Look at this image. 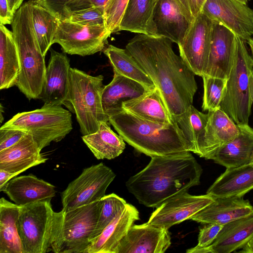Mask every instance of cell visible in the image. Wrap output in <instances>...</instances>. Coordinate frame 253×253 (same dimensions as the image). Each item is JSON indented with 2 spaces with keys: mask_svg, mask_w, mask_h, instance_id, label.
<instances>
[{
  "mask_svg": "<svg viewBox=\"0 0 253 253\" xmlns=\"http://www.w3.org/2000/svg\"><path fill=\"white\" fill-rule=\"evenodd\" d=\"M110 0H76L70 4L66 8L65 13V19H69L71 12L90 7H97L104 11Z\"/></svg>",
  "mask_w": 253,
  "mask_h": 253,
  "instance_id": "7bdbcfd3",
  "label": "cell"
},
{
  "mask_svg": "<svg viewBox=\"0 0 253 253\" xmlns=\"http://www.w3.org/2000/svg\"><path fill=\"white\" fill-rule=\"evenodd\" d=\"M236 37L229 29L213 21L210 53L203 76L228 79L234 63Z\"/></svg>",
  "mask_w": 253,
  "mask_h": 253,
  "instance_id": "9a60e30c",
  "label": "cell"
},
{
  "mask_svg": "<svg viewBox=\"0 0 253 253\" xmlns=\"http://www.w3.org/2000/svg\"><path fill=\"white\" fill-rule=\"evenodd\" d=\"M11 25L20 64L16 86L29 100L40 99L46 67L33 25L31 0L16 11Z\"/></svg>",
  "mask_w": 253,
  "mask_h": 253,
  "instance_id": "277c9868",
  "label": "cell"
},
{
  "mask_svg": "<svg viewBox=\"0 0 253 253\" xmlns=\"http://www.w3.org/2000/svg\"><path fill=\"white\" fill-rule=\"evenodd\" d=\"M208 113L209 118L199 156L211 160L218 151L239 134L240 129L220 108Z\"/></svg>",
  "mask_w": 253,
  "mask_h": 253,
  "instance_id": "ac0fdd59",
  "label": "cell"
},
{
  "mask_svg": "<svg viewBox=\"0 0 253 253\" xmlns=\"http://www.w3.org/2000/svg\"><path fill=\"white\" fill-rule=\"evenodd\" d=\"M109 122L125 141L151 158L189 152L182 130L175 121L169 124L155 123L122 109L110 116Z\"/></svg>",
  "mask_w": 253,
  "mask_h": 253,
  "instance_id": "3957f363",
  "label": "cell"
},
{
  "mask_svg": "<svg viewBox=\"0 0 253 253\" xmlns=\"http://www.w3.org/2000/svg\"><path fill=\"white\" fill-rule=\"evenodd\" d=\"M202 78L204 87L203 111L210 112L220 108L227 80L206 76H203Z\"/></svg>",
  "mask_w": 253,
  "mask_h": 253,
  "instance_id": "d590c367",
  "label": "cell"
},
{
  "mask_svg": "<svg viewBox=\"0 0 253 253\" xmlns=\"http://www.w3.org/2000/svg\"><path fill=\"white\" fill-rule=\"evenodd\" d=\"M67 20L83 25L106 27L104 11L97 7L73 11Z\"/></svg>",
  "mask_w": 253,
  "mask_h": 253,
  "instance_id": "f35d334b",
  "label": "cell"
},
{
  "mask_svg": "<svg viewBox=\"0 0 253 253\" xmlns=\"http://www.w3.org/2000/svg\"><path fill=\"white\" fill-rule=\"evenodd\" d=\"M212 26L213 21L201 12L178 45L180 56L195 75L201 77L208 63Z\"/></svg>",
  "mask_w": 253,
  "mask_h": 253,
  "instance_id": "7c38bea8",
  "label": "cell"
},
{
  "mask_svg": "<svg viewBox=\"0 0 253 253\" xmlns=\"http://www.w3.org/2000/svg\"><path fill=\"white\" fill-rule=\"evenodd\" d=\"M253 238V213L223 225L204 253H230L242 249Z\"/></svg>",
  "mask_w": 253,
  "mask_h": 253,
  "instance_id": "cb8c5ba5",
  "label": "cell"
},
{
  "mask_svg": "<svg viewBox=\"0 0 253 253\" xmlns=\"http://www.w3.org/2000/svg\"><path fill=\"white\" fill-rule=\"evenodd\" d=\"M12 13L14 14L22 4L24 0H7Z\"/></svg>",
  "mask_w": 253,
  "mask_h": 253,
  "instance_id": "7dc6e473",
  "label": "cell"
},
{
  "mask_svg": "<svg viewBox=\"0 0 253 253\" xmlns=\"http://www.w3.org/2000/svg\"><path fill=\"white\" fill-rule=\"evenodd\" d=\"M20 71L19 56L12 31L0 24V89L16 86Z\"/></svg>",
  "mask_w": 253,
  "mask_h": 253,
  "instance_id": "4dcf8cb0",
  "label": "cell"
},
{
  "mask_svg": "<svg viewBox=\"0 0 253 253\" xmlns=\"http://www.w3.org/2000/svg\"><path fill=\"white\" fill-rule=\"evenodd\" d=\"M201 12L245 42L253 35V9L237 0H206Z\"/></svg>",
  "mask_w": 253,
  "mask_h": 253,
  "instance_id": "4fadbf2b",
  "label": "cell"
},
{
  "mask_svg": "<svg viewBox=\"0 0 253 253\" xmlns=\"http://www.w3.org/2000/svg\"><path fill=\"white\" fill-rule=\"evenodd\" d=\"M76 0H32L40 4L60 20H64L67 7Z\"/></svg>",
  "mask_w": 253,
  "mask_h": 253,
  "instance_id": "b9f144b4",
  "label": "cell"
},
{
  "mask_svg": "<svg viewBox=\"0 0 253 253\" xmlns=\"http://www.w3.org/2000/svg\"><path fill=\"white\" fill-rule=\"evenodd\" d=\"M20 206L0 199V253H24L17 221Z\"/></svg>",
  "mask_w": 253,
  "mask_h": 253,
  "instance_id": "1f68e13d",
  "label": "cell"
},
{
  "mask_svg": "<svg viewBox=\"0 0 253 253\" xmlns=\"http://www.w3.org/2000/svg\"><path fill=\"white\" fill-rule=\"evenodd\" d=\"M209 113L198 110L193 105L175 121L182 130L189 152L199 156Z\"/></svg>",
  "mask_w": 253,
  "mask_h": 253,
  "instance_id": "836d02e7",
  "label": "cell"
},
{
  "mask_svg": "<svg viewBox=\"0 0 253 253\" xmlns=\"http://www.w3.org/2000/svg\"><path fill=\"white\" fill-rule=\"evenodd\" d=\"M41 151L33 137L26 134L13 145L0 151V169L18 175L46 161Z\"/></svg>",
  "mask_w": 253,
  "mask_h": 253,
  "instance_id": "7402d4cb",
  "label": "cell"
},
{
  "mask_svg": "<svg viewBox=\"0 0 253 253\" xmlns=\"http://www.w3.org/2000/svg\"><path fill=\"white\" fill-rule=\"evenodd\" d=\"M122 108L140 118L155 123L169 124L174 121L157 87L147 91L138 97L124 102Z\"/></svg>",
  "mask_w": 253,
  "mask_h": 253,
  "instance_id": "f1b7e54d",
  "label": "cell"
},
{
  "mask_svg": "<svg viewBox=\"0 0 253 253\" xmlns=\"http://www.w3.org/2000/svg\"><path fill=\"white\" fill-rule=\"evenodd\" d=\"M26 134L17 129L0 128V151L13 145Z\"/></svg>",
  "mask_w": 253,
  "mask_h": 253,
  "instance_id": "ee69618b",
  "label": "cell"
},
{
  "mask_svg": "<svg viewBox=\"0 0 253 253\" xmlns=\"http://www.w3.org/2000/svg\"><path fill=\"white\" fill-rule=\"evenodd\" d=\"M252 69L253 61L245 42L236 36L234 63L227 80L220 108L237 125L249 124L253 103L249 81Z\"/></svg>",
  "mask_w": 253,
  "mask_h": 253,
  "instance_id": "ba28073f",
  "label": "cell"
},
{
  "mask_svg": "<svg viewBox=\"0 0 253 253\" xmlns=\"http://www.w3.org/2000/svg\"><path fill=\"white\" fill-rule=\"evenodd\" d=\"M170 245L169 229L147 222L133 224L121 241L116 253H164Z\"/></svg>",
  "mask_w": 253,
  "mask_h": 253,
  "instance_id": "2e32d148",
  "label": "cell"
},
{
  "mask_svg": "<svg viewBox=\"0 0 253 253\" xmlns=\"http://www.w3.org/2000/svg\"><path fill=\"white\" fill-rule=\"evenodd\" d=\"M113 72L112 80L104 86L102 94V108L109 118L123 109L124 102L138 97L149 90L138 82Z\"/></svg>",
  "mask_w": 253,
  "mask_h": 253,
  "instance_id": "484cf974",
  "label": "cell"
},
{
  "mask_svg": "<svg viewBox=\"0 0 253 253\" xmlns=\"http://www.w3.org/2000/svg\"><path fill=\"white\" fill-rule=\"evenodd\" d=\"M250 89L251 98L253 101V69L252 70L250 75Z\"/></svg>",
  "mask_w": 253,
  "mask_h": 253,
  "instance_id": "681fc988",
  "label": "cell"
},
{
  "mask_svg": "<svg viewBox=\"0 0 253 253\" xmlns=\"http://www.w3.org/2000/svg\"><path fill=\"white\" fill-rule=\"evenodd\" d=\"M250 162H253V150L251 154Z\"/></svg>",
  "mask_w": 253,
  "mask_h": 253,
  "instance_id": "db71d44e",
  "label": "cell"
},
{
  "mask_svg": "<svg viewBox=\"0 0 253 253\" xmlns=\"http://www.w3.org/2000/svg\"><path fill=\"white\" fill-rule=\"evenodd\" d=\"M103 52L108 57L113 71L138 82L149 90L156 87L151 78L125 49L110 44Z\"/></svg>",
  "mask_w": 253,
  "mask_h": 253,
  "instance_id": "d6a6232c",
  "label": "cell"
},
{
  "mask_svg": "<svg viewBox=\"0 0 253 253\" xmlns=\"http://www.w3.org/2000/svg\"><path fill=\"white\" fill-rule=\"evenodd\" d=\"M102 199L69 211L54 212L51 246L55 253H85L102 209Z\"/></svg>",
  "mask_w": 253,
  "mask_h": 253,
  "instance_id": "5b68a950",
  "label": "cell"
},
{
  "mask_svg": "<svg viewBox=\"0 0 253 253\" xmlns=\"http://www.w3.org/2000/svg\"><path fill=\"white\" fill-rule=\"evenodd\" d=\"M209 194L192 195L188 192L175 195L164 202L151 214L148 223L168 229L190 219L214 200Z\"/></svg>",
  "mask_w": 253,
  "mask_h": 253,
  "instance_id": "5bb4252c",
  "label": "cell"
},
{
  "mask_svg": "<svg viewBox=\"0 0 253 253\" xmlns=\"http://www.w3.org/2000/svg\"><path fill=\"white\" fill-rule=\"evenodd\" d=\"M109 122H102L94 133L83 135L82 139L98 160H111L121 154L126 147L124 139L114 132Z\"/></svg>",
  "mask_w": 253,
  "mask_h": 253,
  "instance_id": "f546056e",
  "label": "cell"
},
{
  "mask_svg": "<svg viewBox=\"0 0 253 253\" xmlns=\"http://www.w3.org/2000/svg\"><path fill=\"white\" fill-rule=\"evenodd\" d=\"M103 76H93L75 68L69 71V88L64 104L75 113L83 135L97 131L102 122H109L102 105Z\"/></svg>",
  "mask_w": 253,
  "mask_h": 253,
  "instance_id": "8992f818",
  "label": "cell"
},
{
  "mask_svg": "<svg viewBox=\"0 0 253 253\" xmlns=\"http://www.w3.org/2000/svg\"><path fill=\"white\" fill-rule=\"evenodd\" d=\"M111 34L105 26L59 20L53 43L59 44L66 54L84 56L104 49Z\"/></svg>",
  "mask_w": 253,
  "mask_h": 253,
  "instance_id": "8fae6325",
  "label": "cell"
},
{
  "mask_svg": "<svg viewBox=\"0 0 253 253\" xmlns=\"http://www.w3.org/2000/svg\"><path fill=\"white\" fill-rule=\"evenodd\" d=\"M115 177L102 163L84 169L61 193L62 209L69 211L100 200Z\"/></svg>",
  "mask_w": 253,
  "mask_h": 253,
  "instance_id": "30bf717a",
  "label": "cell"
},
{
  "mask_svg": "<svg viewBox=\"0 0 253 253\" xmlns=\"http://www.w3.org/2000/svg\"><path fill=\"white\" fill-rule=\"evenodd\" d=\"M200 229L198 244L196 246L187 249L186 253L194 250L206 248L210 246L215 240L223 225L218 223H207Z\"/></svg>",
  "mask_w": 253,
  "mask_h": 253,
  "instance_id": "ab89813d",
  "label": "cell"
},
{
  "mask_svg": "<svg viewBox=\"0 0 253 253\" xmlns=\"http://www.w3.org/2000/svg\"><path fill=\"white\" fill-rule=\"evenodd\" d=\"M151 158L145 168L126 183L128 192L140 204L157 208L200 184L203 169L190 152Z\"/></svg>",
  "mask_w": 253,
  "mask_h": 253,
  "instance_id": "7a4b0ae2",
  "label": "cell"
},
{
  "mask_svg": "<svg viewBox=\"0 0 253 253\" xmlns=\"http://www.w3.org/2000/svg\"><path fill=\"white\" fill-rule=\"evenodd\" d=\"M14 15L10 10L7 0H0V24H11Z\"/></svg>",
  "mask_w": 253,
  "mask_h": 253,
  "instance_id": "f6af8a7d",
  "label": "cell"
},
{
  "mask_svg": "<svg viewBox=\"0 0 253 253\" xmlns=\"http://www.w3.org/2000/svg\"><path fill=\"white\" fill-rule=\"evenodd\" d=\"M0 191L19 206L51 201L56 193L54 185L32 174L12 178Z\"/></svg>",
  "mask_w": 253,
  "mask_h": 253,
  "instance_id": "d6986e66",
  "label": "cell"
},
{
  "mask_svg": "<svg viewBox=\"0 0 253 253\" xmlns=\"http://www.w3.org/2000/svg\"><path fill=\"white\" fill-rule=\"evenodd\" d=\"M239 134L218 151L211 160L226 169L250 162L253 150V128L249 124L238 125Z\"/></svg>",
  "mask_w": 253,
  "mask_h": 253,
  "instance_id": "83f0119b",
  "label": "cell"
},
{
  "mask_svg": "<svg viewBox=\"0 0 253 253\" xmlns=\"http://www.w3.org/2000/svg\"><path fill=\"white\" fill-rule=\"evenodd\" d=\"M172 0L178 6L188 22L191 24L201 12L203 5L206 0Z\"/></svg>",
  "mask_w": 253,
  "mask_h": 253,
  "instance_id": "60d3db41",
  "label": "cell"
},
{
  "mask_svg": "<svg viewBox=\"0 0 253 253\" xmlns=\"http://www.w3.org/2000/svg\"><path fill=\"white\" fill-rule=\"evenodd\" d=\"M17 175H18L15 173L0 169V189L2 188L9 180Z\"/></svg>",
  "mask_w": 253,
  "mask_h": 253,
  "instance_id": "bcb514c9",
  "label": "cell"
},
{
  "mask_svg": "<svg viewBox=\"0 0 253 253\" xmlns=\"http://www.w3.org/2000/svg\"><path fill=\"white\" fill-rule=\"evenodd\" d=\"M253 190V162L227 168L210 186L206 194L214 198L243 197Z\"/></svg>",
  "mask_w": 253,
  "mask_h": 253,
  "instance_id": "603a6c76",
  "label": "cell"
},
{
  "mask_svg": "<svg viewBox=\"0 0 253 253\" xmlns=\"http://www.w3.org/2000/svg\"><path fill=\"white\" fill-rule=\"evenodd\" d=\"M34 29L42 54L45 56L53 44L59 20L46 8L31 0Z\"/></svg>",
  "mask_w": 253,
  "mask_h": 253,
  "instance_id": "e575fe53",
  "label": "cell"
},
{
  "mask_svg": "<svg viewBox=\"0 0 253 253\" xmlns=\"http://www.w3.org/2000/svg\"><path fill=\"white\" fill-rule=\"evenodd\" d=\"M157 0H129L123 14L120 31L157 35L154 21Z\"/></svg>",
  "mask_w": 253,
  "mask_h": 253,
  "instance_id": "4316f807",
  "label": "cell"
},
{
  "mask_svg": "<svg viewBox=\"0 0 253 253\" xmlns=\"http://www.w3.org/2000/svg\"><path fill=\"white\" fill-rule=\"evenodd\" d=\"M101 199L103 205L91 242L101 234L104 229L125 208L127 204L124 199L114 193L105 195Z\"/></svg>",
  "mask_w": 253,
  "mask_h": 253,
  "instance_id": "8d00e7d4",
  "label": "cell"
},
{
  "mask_svg": "<svg viewBox=\"0 0 253 253\" xmlns=\"http://www.w3.org/2000/svg\"><path fill=\"white\" fill-rule=\"evenodd\" d=\"M237 0L242 2L243 3L246 4H247V3L249 1V0Z\"/></svg>",
  "mask_w": 253,
  "mask_h": 253,
  "instance_id": "f5cc1de1",
  "label": "cell"
},
{
  "mask_svg": "<svg viewBox=\"0 0 253 253\" xmlns=\"http://www.w3.org/2000/svg\"><path fill=\"white\" fill-rule=\"evenodd\" d=\"M139 219L137 209L127 203L125 208L92 241L85 253H116L121 241L134 222Z\"/></svg>",
  "mask_w": 253,
  "mask_h": 253,
  "instance_id": "44dd1931",
  "label": "cell"
},
{
  "mask_svg": "<svg viewBox=\"0 0 253 253\" xmlns=\"http://www.w3.org/2000/svg\"><path fill=\"white\" fill-rule=\"evenodd\" d=\"M70 59L65 53L50 49L44 81L40 97L45 105H64L67 96Z\"/></svg>",
  "mask_w": 253,
  "mask_h": 253,
  "instance_id": "e0dca14e",
  "label": "cell"
},
{
  "mask_svg": "<svg viewBox=\"0 0 253 253\" xmlns=\"http://www.w3.org/2000/svg\"><path fill=\"white\" fill-rule=\"evenodd\" d=\"M246 42L249 44L250 47L251 56L252 59L253 64V37L250 38Z\"/></svg>",
  "mask_w": 253,
  "mask_h": 253,
  "instance_id": "f907efd6",
  "label": "cell"
},
{
  "mask_svg": "<svg viewBox=\"0 0 253 253\" xmlns=\"http://www.w3.org/2000/svg\"><path fill=\"white\" fill-rule=\"evenodd\" d=\"M0 128L14 129L31 135L42 150L51 142L63 139L72 130V114L62 105H45L18 113Z\"/></svg>",
  "mask_w": 253,
  "mask_h": 253,
  "instance_id": "52a82bcc",
  "label": "cell"
},
{
  "mask_svg": "<svg viewBox=\"0 0 253 253\" xmlns=\"http://www.w3.org/2000/svg\"><path fill=\"white\" fill-rule=\"evenodd\" d=\"M240 251L244 253H253V238L250 240Z\"/></svg>",
  "mask_w": 253,
  "mask_h": 253,
  "instance_id": "c3c4849f",
  "label": "cell"
},
{
  "mask_svg": "<svg viewBox=\"0 0 253 253\" xmlns=\"http://www.w3.org/2000/svg\"><path fill=\"white\" fill-rule=\"evenodd\" d=\"M172 42L164 37L138 34L125 49L153 81L175 121L193 105L198 86L195 74L175 53Z\"/></svg>",
  "mask_w": 253,
  "mask_h": 253,
  "instance_id": "6da1fadb",
  "label": "cell"
},
{
  "mask_svg": "<svg viewBox=\"0 0 253 253\" xmlns=\"http://www.w3.org/2000/svg\"><path fill=\"white\" fill-rule=\"evenodd\" d=\"M54 215L51 201L20 206L17 226L24 253L51 252Z\"/></svg>",
  "mask_w": 253,
  "mask_h": 253,
  "instance_id": "9c48e42d",
  "label": "cell"
},
{
  "mask_svg": "<svg viewBox=\"0 0 253 253\" xmlns=\"http://www.w3.org/2000/svg\"><path fill=\"white\" fill-rule=\"evenodd\" d=\"M157 35L179 44L190 24L172 0H158L154 13Z\"/></svg>",
  "mask_w": 253,
  "mask_h": 253,
  "instance_id": "d4e9b609",
  "label": "cell"
},
{
  "mask_svg": "<svg viewBox=\"0 0 253 253\" xmlns=\"http://www.w3.org/2000/svg\"><path fill=\"white\" fill-rule=\"evenodd\" d=\"M0 123H1L3 121V118L2 117V112L4 111V110H3V107H2V104H0Z\"/></svg>",
  "mask_w": 253,
  "mask_h": 253,
  "instance_id": "816d5d0a",
  "label": "cell"
},
{
  "mask_svg": "<svg viewBox=\"0 0 253 253\" xmlns=\"http://www.w3.org/2000/svg\"><path fill=\"white\" fill-rule=\"evenodd\" d=\"M211 203L190 219L203 224L225 225L233 220L253 213V207L243 197L214 198Z\"/></svg>",
  "mask_w": 253,
  "mask_h": 253,
  "instance_id": "ffe728a7",
  "label": "cell"
},
{
  "mask_svg": "<svg viewBox=\"0 0 253 253\" xmlns=\"http://www.w3.org/2000/svg\"><path fill=\"white\" fill-rule=\"evenodd\" d=\"M128 1L110 0L105 7V26L111 34L120 31V25Z\"/></svg>",
  "mask_w": 253,
  "mask_h": 253,
  "instance_id": "74e56055",
  "label": "cell"
}]
</instances>
